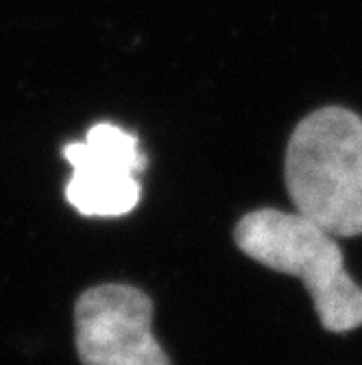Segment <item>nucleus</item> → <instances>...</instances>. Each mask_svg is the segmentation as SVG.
Masks as SVG:
<instances>
[{"instance_id": "nucleus-1", "label": "nucleus", "mask_w": 362, "mask_h": 365, "mask_svg": "<svg viewBox=\"0 0 362 365\" xmlns=\"http://www.w3.org/2000/svg\"><path fill=\"white\" fill-rule=\"evenodd\" d=\"M286 188L294 210L332 237L362 235V118L345 108L306 116L288 140Z\"/></svg>"}, {"instance_id": "nucleus-2", "label": "nucleus", "mask_w": 362, "mask_h": 365, "mask_svg": "<svg viewBox=\"0 0 362 365\" xmlns=\"http://www.w3.org/2000/svg\"><path fill=\"white\" fill-rule=\"evenodd\" d=\"M243 254L265 267L304 280L319 322L330 333L362 326V289L345 272V258L330 232L299 212L262 208L234 230Z\"/></svg>"}, {"instance_id": "nucleus-3", "label": "nucleus", "mask_w": 362, "mask_h": 365, "mask_svg": "<svg viewBox=\"0 0 362 365\" xmlns=\"http://www.w3.org/2000/svg\"><path fill=\"white\" fill-rule=\"evenodd\" d=\"M151 297L131 284H98L75 307V339L83 365H171L153 335Z\"/></svg>"}, {"instance_id": "nucleus-4", "label": "nucleus", "mask_w": 362, "mask_h": 365, "mask_svg": "<svg viewBox=\"0 0 362 365\" xmlns=\"http://www.w3.org/2000/svg\"><path fill=\"white\" fill-rule=\"evenodd\" d=\"M73 175L65 199L85 217H122L140 202L138 175L147 167L140 143L114 123H96L83 140L63 147Z\"/></svg>"}]
</instances>
